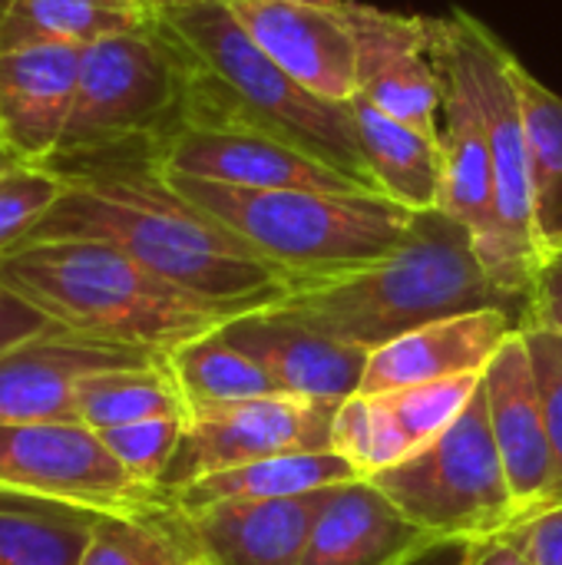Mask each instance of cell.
<instances>
[{
	"mask_svg": "<svg viewBox=\"0 0 562 565\" xmlns=\"http://www.w3.org/2000/svg\"><path fill=\"white\" fill-rule=\"evenodd\" d=\"M83 46L0 50V146L20 162H53L73 113Z\"/></svg>",
	"mask_w": 562,
	"mask_h": 565,
	"instance_id": "obj_19",
	"label": "cell"
},
{
	"mask_svg": "<svg viewBox=\"0 0 562 565\" xmlns=\"http://www.w3.org/2000/svg\"><path fill=\"white\" fill-rule=\"evenodd\" d=\"M368 480L431 540L477 543L520 520L490 430L484 384L437 440Z\"/></svg>",
	"mask_w": 562,
	"mask_h": 565,
	"instance_id": "obj_7",
	"label": "cell"
},
{
	"mask_svg": "<svg viewBox=\"0 0 562 565\" xmlns=\"http://www.w3.org/2000/svg\"><path fill=\"white\" fill-rule=\"evenodd\" d=\"M166 367L182 394L185 414L282 394L275 381L222 334V324L176 348Z\"/></svg>",
	"mask_w": 562,
	"mask_h": 565,
	"instance_id": "obj_27",
	"label": "cell"
},
{
	"mask_svg": "<svg viewBox=\"0 0 562 565\" xmlns=\"http://www.w3.org/2000/svg\"><path fill=\"white\" fill-rule=\"evenodd\" d=\"M10 3H13V0H0V23H3V17H7V10H10Z\"/></svg>",
	"mask_w": 562,
	"mask_h": 565,
	"instance_id": "obj_41",
	"label": "cell"
},
{
	"mask_svg": "<svg viewBox=\"0 0 562 565\" xmlns=\"http://www.w3.org/2000/svg\"><path fill=\"white\" fill-rule=\"evenodd\" d=\"M0 493L93 513H149L176 503L162 487L132 480L79 420L0 424Z\"/></svg>",
	"mask_w": 562,
	"mask_h": 565,
	"instance_id": "obj_9",
	"label": "cell"
},
{
	"mask_svg": "<svg viewBox=\"0 0 562 565\" xmlns=\"http://www.w3.org/2000/svg\"><path fill=\"white\" fill-rule=\"evenodd\" d=\"M156 361L162 358L89 341L56 324L23 344L0 351V424L76 420L73 401L86 377Z\"/></svg>",
	"mask_w": 562,
	"mask_h": 565,
	"instance_id": "obj_16",
	"label": "cell"
},
{
	"mask_svg": "<svg viewBox=\"0 0 562 565\" xmlns=\"http://www.w3.org/2000/svg\"><path fill=\"white\" fill-rule=\"evenodd\" d=\"M282 301L368 354L417 328L474 311H507L520 328L530 321V301L490 278L470 228L441 209L414 212L407 238L384 262L298 288Z\"/></svg>",
	"mask_w": 562,
	"mask_h": 565,
	"instance_id": "obj_3",
	"label": "cell"
},
{
	"mask_svg": "<svg viewBox=\"0 0 562 565\" xmlns=\"http://www.w3.org/2000/svg\"><path fill=\"white\" fill-rule=\"evenodd\" d=\"M156 23L146 0H13L0 23V50L30 43L93 46Z\"/></svg>",
	"mask_w": 562,
	"mask_h": 565,
	"instance_id": "obj_25",
	"label": "cell"
},
{
	"mask_svg": "<svg viewBox=\"0 0 562 565\" xmlns=\"http://www.w3.org/2000/svg\"><path fill=\"white\" fill-rule=\"evenodd\" d=\"M222 334L252 358L282 394L344 404L361 391L368 351L335 338L285 301L242 311L222 324Z\"/></svg>",
	"mask_w": 562,
	"mask_h": 565,
	"instance_id": "obj_13",
	"label": "cell"
},
{
	"mask_svg": "<svg viewBox=\"0 0 562 565\" xmlns=\"http://www.w3.org/2000/svg\"><path fill=\"white\" fill-rule=\"evenodd\" d=\"M156 13H169V10H182V7H195V3H209V0H146Z\"/></svg>",
	"mask_w": 562,
	"mask_h": 565,
	"instance_id": "obj_39",
	"label": "cell"
},
{
	"mask_svg": "<svg viewBox=\"0 0 562 565\" xmlns=\"http://www.w3.org/2000/svg\"><path fill=\"white\" fill-rule=\"evenodd\" d=\"M103 513L0 493V565H79Z\"/></svg>",
	"mask_w": 562,
	"mask_h": 565,
	"instance_id": "obj_28",
	"label": "cell"
},
{
	"mask_svg": "<svg viewBox=\"0 0 562 565\" xmlns=\"http://www.w3.org/2000/svg\"><path fill=\"white\" fill-rule=\"evenodd\" d=\"M464 26L470 66L487 109L490 152H494V212H497V252L490 275L494 281L530 301L533 278L540 268V245L533 225V179L523 106L513 79L517 56L470 13L457 10Z\"/></svg>",
	"mask_w": 562,
	"mask_h": 565,
	"instance_id": "obj_8",
	"label": "cell"
},
{
	"mask_svg": "<svg viewBox=\"0 0 562 565\" xmlns=\"http://www.w3.org/2000/svg\"><path fill=\"white\" fill-rule=\"evenodd\" d=\"M13 162H20V159H17L7 146H0V172H3V169H10Z\"/></svg>",
	"mask_w": 562,
	"mask_h": 565,
	"instance_id": "obj_40",
	"label": "cell"
},
{
	"mask_svg": "<svg viewBox=\"0 0 562 565\" xmlns=\"http://www.w3.org/2000/svg\"><path fill=\"white\" fill-rule=\"evenodd\" d=\"M73 417L93 434H103L139 420L185 417V404L166 361H156L86 377L76 391Z\"/></svg>",
	"mask_w": 562,
	"mask_h": 565,
	"instance_id": "obj_29",
	"label": "cell"
},
{
	"mask_svg": "<svg viewBox=\"0 0 562 565\" xmlns=\"http://www.w3.org/2000/svg\"><path fill=\"white\" fill-rule=\"evenodd\" d=\"M513 79L527 126L533 225L543 262V255L562 252V96L540 83L520 60L513 63Z\"/></svg>",
	"mask_w": 562,
	"mask_h": 565,
	"instance_id": "obj_26",
	"label": "cell"
},
{
	"mask_svg": "<svg viewBox=\"0 0 562 565\" xmlns=\"http://www.w3.org/2000/svg\"><path fill=\"white\" fill-rule=\"evenodd\" d=\"M156 166L169 175L205 179L232 189H318L368 192L315 156L245 129L182 126L159 152ZM378 195V192H374Z\"/></svg>",
	"mask_w": 562,
	"mask_h": 565,
	"instance_id": "obj_15",
	"label": "cell"
},
{
	"mask_svg": "<svg viewBox=\"0 0 562 565\" xmlns=\"http://www.w3.org/2000/svg\"><path fill=\"white\" fill-rule=\"evenodd\" d=\"M480 384L484 374H470L391 394H354L335 414L331 450L368 480L437 440L464 414Z\"/></svg>",
	"mask_w": 562,
	"mask_h": 565,
	"instance_id": "obj_14",
	"label": "cell"
},
{
	"mask_svg": "<svg viewBox=\"0 0 562 565\" xmlns=\"http://www.w3.org/2000/svg\"><path fill=\"white\" fill-rule=\"evenodd\" d=\"M60 192L63 175L46 162H13L0 172V262L33 235Z\"/></svg>",
	"mask_w": 562,
	"mask_h": 565,
	"instance_id": "obj_31",
	"label": "cell"
},
{
	"mask_svg": "<svg viewBox=\"0 0 562 565\" xmlns=\"http://www.w3.org/2000/svg\"><path fill=\"white\" fill-rule=\"evenodd\" d=\"M79 565H202L189 516L172 503L149 513H103Z\"/></svg>",
	"mask_w": 562,
	"mask_h": 565,
	"instance_id": "obj_30",
	"label": "cell"
},
{
	"mask_svg": "<svg viewBox=\"0 0 562 565\" xmlns=\"http://www.w3.org/2000/svg\"><path fill=\"white\" fill-rule=\"evenodd\" d=\"M166 179L291 278V291L364 271L407 238L414 212L374 192L232 189L205 179Z\"/></svg>",
	"mask_w": 562,
	"mask_h": 565,
	"instance_id": "obj_5",
	"label": "cell"
},
{
	"mask_svg": "<svg viewBox=\"0 0 562 565\" xmlns=\"http://www.w3.org/2000/svg\"><path fill=\"white\" fill-rule=\"evenodd\" d=\"M470 565H537L507 533L477 540L470 550Z\"/></svg>",
	"mask_w": 562,
	"mask_h": 565,
	"instance_id": "obj_38",
	"label": "cell"
},
{
	"mask_svg": "<svg viewBox=\"0 0 562 565\" xmlns=\"http://www.w3.org/2000/svg\"><path fill=\"white\" fill-rule=\"evenodd\" d=\"M348 480H361V473L335 450L288 454V457L255 460L245 467H232V470L202 477L172 497L182 513H195V510H205L215 503H255V500L301 497V493L328 490V487H338Z\"/></svg>",
	"mask_w": 562,
	"mask_h": 565,
	"instance_id": "obj_24",
	"label": "cell"
},
{
	"mask_svg": "<svg viewBox=\"0 0 562 565\" xmlns=\"http://www.w3.org/2000/svg\"><path fill=\"white\" fill-rule=\"evenodd\" d=\"M427 53L441 76V202L437 209L470 228L480 262L494 265L497 212H494V152L487 109L470 66L457 10L447 20H427ZM494 278V275H490Z\"/></svg>",
	"mask_w": 562,
	"mask_h": 565,
	"instance_id": "obj_10",
	"label": "cell"
},
{
	"mask_svg": "<svg viewBox=\"0 0 562 565\" xmlns=\"http://www.w3.org/2000/svg\"><path fill=\"white\" fill-rule=\"evenodd\" d=\"M507 536L537 565H562V507L517 520Z\"/></svg>",
	"mask_w": 562,
	"mask_h": 565,
	"instance_id": "obj_34",
	"label": "cell"
},
{
	"mask_svg": "<svg viewBox=\"0 0 562 565\" xmlns=\"http://www.w3.org/2000/svg\"><path fill=\"white\" fill-rule=\"evenodd\" d=\"M427 540L371 480H348L325 493L301 565H401Z\"/></svg>",
	"mask_w": 562,
	"mask_h": 565,
	"instance_id": "obj_22",
	"label": "cell"
},
{
	"mask_svg": "<svg viewBox=\"0 0 562 565\" xmlns=\"http://www.w3.org/2000/svg\"><path fill=\"white\" fill-rule=\"evenodd\" d=\"M361 40V93L381 113L441 139V76L427 53V17H401L354 3Z\"/></svg>",
	"mask_w": 562,
	"mask_h": 565,
	"instance_id": "obj_18",
	"label": "cell"
},
{
	"mask_svg": "<svg viewBox=\"0 0 562 565\" xmlns=\"http://www.w3.org/2000/svg\"><path fill=\"white\" fill-rule=\"evenodd\" d=\"M338 407L341 404L272 394L245 404L185 414V430L162 477V490L179 493L182 487L202 477L255 460H275L288 454H325L331 450Z\"/></svg>",
	"mask_w": 562,
	"mask_h": 565,
	"instance_id": "obj_11",
	"label": "cell"
},
{
	"mask_svg": "<svg viewBox=\"0 0 562 565\" xmlns=\"http://www.w3.org/2000/svg\"><path fill=\"white\" fill-rule=\"evenodd\" d=\"M189 66L176 40L156 23L83 46L73 113L50 166L109 156L159 159L185 126Z\"/></svg>",
	"mask_w": 562,
	"mask_h": 565,
	"instance_id": "obj_6",
	"label": "cell"
},
{
	"mask_svg": "<svg viewBox=\"0 0 562 565\" xmlns=\"http://www.w3.org/2000/svg\"><path fill=\"white\" fill-rule=\"evenodd\" d=\"M0 288L53 324L89 341L169 358L185 341L235 318L159 278L106 242H26L0 262Z\"/></svg>",
	"mask_w": 562,
	"mask_h": 565,
	"instance_id": "obj_4",
	"label": "cell"
},
{
	"mask_svg": "<svg viewBox=\"0 0 562 565\" xmlns=\"http://www.w3.org/2000/svg\"><path fill=\"white\" fill-rule=\"evenodd\" d=\"M523 338H527L533 371L540 381L547 427H550V447H553V490H550L547 510H556L562 507V334L547 331V328H523Z\"/></svg>",
	"mask_w": 562,
	"mask_h": 565,
	"instance_id": "obj_33",
	"label": "cell"
},
{
	"mask_svg": "<svg viewBox=\"0 0 562 565\" xmlns=\"http://www.w3.org/2000/svg\"><path fill=\"white\" fill-rule=\"evenodd\" d=\"M527 328H547L562 334V252L543 255L537 268Z\"/></svg>",
	"mask_w": 562,
	"mask_h": 565,
	"instance_id": "obj_35",
	"label": "cell"
},
{
	"mask_svg": "<svg viewBox=\"0 0 562 565\" xmlns=\"http://www.w3.org/2000/svg\"><path fill=\"white\" fill-rule=\"evenodd\" d=\"M182 430H185V417H156V420L103 430L99 440L132 480L146 487H162V477L179 450Z\"/></svg>",
	"mask_w": 562,
	"mask_h": 565,
	"instance_id": "obj_32",
	"label": "cell"
},
{
	"mask_svg": "<svg viewBox=\"0 0 562 565\" xmlns=\"http://www.w3.org/2000/svg\"><path fill=\"white\" fill-rule=\"evenodd\" d=\"M53 169L63 175V192L26 242H106L232 315L291 295V278L189 202L156 159L109 156Z\"/></svg>",
	"mask_w": 562,
	"mask_h": 565,
	"instance_id": "obj_1",
	"label": "cell"
},
{
	"mask_svg": "<svg viewBox=\"0 0 562 565\" xmlns=\"http://www.w3.org/2000/svg\"><path fill=\"white\" fill-rule=\"evenodd\" d=\"M513 331H523L507 311H474L417 328L368 358L358 394H391L414 384L484 374Z\"/></svg>",
	"mask_w": 562,
	"mask_h": 565,
	"instance_id": "obj_20",
	"label": "cell"
},
{
	"mask_svg": "<svg viewBox=\"0 0 562 565\" xmlns=\"http://www.w3.org/2000/svg\"><path fill=\"white\" fill-rule=\"evenodd\" d=\"M470 540H427L401 565H470Z\"/></svg>",
	"mask_w": 562,
	"mask_h": 565,
	"instance_id": "obj_37",
	"label": "cell"
},
{
	"mask_svg": "<svg viewBox=\"0 0 562 565\" xmlns=\"http://www.w3.org/2000/svg\"><path fill=\"white\" fill-rule=\"evenodd\" d=\"M245 33L305 89L351 103L361 93L354 0H229Z\"/></svg>",
	"mask_w": 562,
	"mask_h": 565,
	"instance_id": "obj_12",
	"label": "cell"
},
{
	"mask_svg": "<svg viewBox=\"0 0 562 565\" xmlns=\"http://www.w3.org/2000/svg\"><path fill=\"white\" fill-rule=\"evenodd\" d=\"M318 3H335V0H318Z\"/></svg>",
	"mask_w": 562,
	"mask_h": 565,
	"instance_id": "obj_42",
	"label": "cell"
},
{
	"mask_svg": "<svg viewBox=\"0 0 562 565\" xmlns=\"http://www.w3.org/2000/svg\"><path fill=\"white\" fill-rule=\"evenodd\" d=\"M361 152L368 159V169L391 202H401L411 212L437 209L441 202V139L424 136L401 119L381 113L364 96L351 99Z\"/></svg>",
	"mask_w": 562,
	"mask_h": 565,
	"instance_id": "obj_23",
	"label": "cell"
},
{
	"mask_svg": "<svg viewBox=\"0 0 562 565\" xmlns=\"http://www.w3.org/2000/svg\"><path fill=\"white\" fill-rule=\"evenodd\" d=\"M490 430L503 460V473L520 520L537 516L553 490V447L547 407L523 331H513L484 371Z\"/></svg>",
	"mask_w": 562,
	"mask_h": 565,
	"instance_id": "obj_17",
	"label": "cell"
},
{
	"mask_svg": "<svg viewBox=\"0 0 562 565\" xmlns=\"http://www.w3.org/2000/svg\"><path fill=\"white\" fill-rule=\"evenodd\" d=\"M328 490L185 513L202 565H301Z\"/></svg>",
	"mask_w": 562,
	"mask_h": 565,
	"instance_id": "obj_21",
	"label": "cell"
},
{
	"mask_svg": "<svg viewBox=\"0 0 562 565\" xmlns=\"http://www.w3.org/2000/svg\"><path fill=\"white\" fill-rule=\"evenodd\" d=\"M50 328H56L50 318H43L36 308H30L26 301H20L17 295L0 288V351L23 344Z\"/></svg>",
	"mask_w": 562,
	"mask_h": 565,
	"instance_id": "obj_36",
	"label": "cell"
},
{
	"mask_svg": "<svg viewBox=\"0 0 562 565\" xmlns=\"http://www.w3.org/2000/svg\"><path fill=\"white\" fill-rule=\"evenodd\" d=\"M189 66L185 126L245 129L282 139L378 192L361 152L351 103L325 99L291 79L238 23L229 0L159 13Z\"/></svg>",
	"mask_w": 562,
	"mask_h": 565,
	"instance_id": "obj_2",
	"label": "cell"
}]
</instances>
